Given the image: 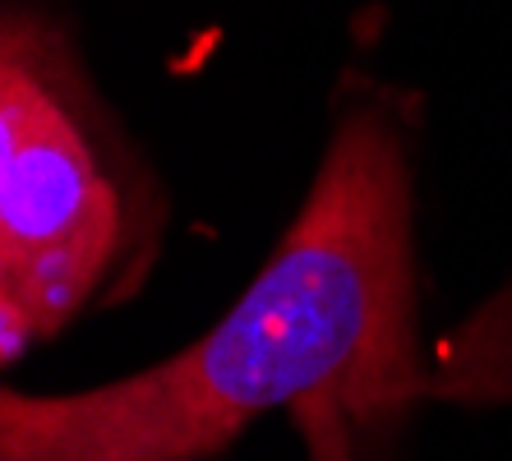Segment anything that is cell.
<instances>
[{
  "mask_svg": "<svg viewBox=\"0 0 512 461\" xmlns=\"http://www.w3.org/2000/svg\"><path fill=\"white\" fill-rule=\"evenodd\" d=\"M434 388L416 351L402 139L379 111H356L227 319L107 388L5 392L0 461H203L277 406L346 452L342 415L383 420Z\"/></svg>",
  "mask_w": 512,
  "mask_h": 461,
  "instance_id": "1",
  "label": "cell"
},
{
  "mask_svg": "<svg viewBox=\"0 0 512 461\" xmlns=\"http://www.w3.org/2000/svg\"><path fill=\"white\" fill-rule=\"evenodd\" d=\"M157 208L70 42L37 14L0 37V342L5 365L130 286Z\"/></svg>",
  "mask_w": 512,
  "mask_h": 461,
  "instance_id": "2",
  "label": "cell"
}]
</instances>
